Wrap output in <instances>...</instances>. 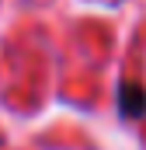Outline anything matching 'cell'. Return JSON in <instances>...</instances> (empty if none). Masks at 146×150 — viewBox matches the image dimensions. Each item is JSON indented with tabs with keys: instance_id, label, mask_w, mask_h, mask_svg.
I'll use <instances>...</instances> for the list:
<instances>
[{
	"instance_id": "1",
	"label": "cell",
	"mask_w": 146,
	"mask_h": 150,
	"mask_svg": "<svg viewBox=\"0 0 146 150\" xmlns=\"http://www.w3.org/2000/svg\"><path fill=\"white\" fill-rule=\"evenodd\" d=\"M118 101H122V112L125 115H143L146 112V87L143 84H122Z\"/></svg>"
}]
</instances>
